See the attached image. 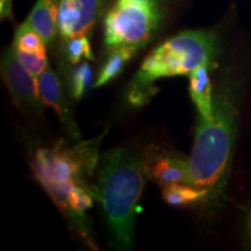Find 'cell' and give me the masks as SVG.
Returning a JSON list of instances; mask_svg holds the SVG:
<instances>
[{"mask_svg":"<svg viewBox=\"0 0 251 251\" xmlns=\"http://www.w3.org/2000/svg\"><path fill=\"white\" fill-rule=\"evenodd\" d=\"M244 238H246L247 246L249 247V249H251V202L248 207L246 226H244Z\"/></svg>","mask_w":251,"mask_h":251,"instance_id":"ac0fdd59","label":"cell"},{"mask_svg":"<svg viewBox=\"0 0 251 251\" xmlns=\"http://www.w3.org/2000/svg\"><path fill=\"white\" fill-rule=\"evenodd\" d=\"M12 7H13V0H0V17H1V20L12 18Z\"/></svg>","mask_w":251,"mask_h":251,"instance_id":"e0dca14e","label":"cell"},{"mask_svg":"<svg viewBox=\"0 0 251 251\" xmlns=\"http://www.w3.org/2000/svg\"><path fill=\"white\" fill-rule=\"evenodd\" d=\"M215 65L203 64L197 68L190 77L191 99L202 120H211L214 114V93L211 80V70Z\"/></svg>","mask_w":251,"mask_h":251,"instance_id":"8fae6325","label":"cell"},{"mask_svg":"<svg viewBox=\"0 0 251 251\" xmlns=\"http://www.w3.org/2000/svg\"><path fill=\"white\" fill-rule=\"evenodd\" d=\"M139 50L140 49L136 47H121V48L107 51V58L103 62L102 67L100 68L98 77L93 83V86L101 87L115 79Z\"/></svg>","mask_w":251,"mask_h":251,"instance_id":"5bb4252c","label":"cell"},{"mask_svg":"<svg viewBox=\"0 0 251 251\" xmlns=\"http://www.w3.org/2000/svg\"><path fill=\"white\" fill-rule=\"evenodd\" d=\"M146 177L162 188L176 183L190 184L188 157L175 150L150 147L143 156Z\"/></svg>","mask_w":251,"mask_h":251,"instance_id":"ba28073f","label":"cell"},{"mask_svg":"<svg viewBox=\"0 0 251 251\" xmlns=\"http://www.w3.org/2000/svg\"><path fill=\"white\" fill-rule=\"evenodd\" d=\"M164 14L163 0H115L103 19L106 50L142 49L159 29Z\"/></svg>","mask_w":251,"mask_h":251,"instance_id":"5b68a950","label":"cell"},{"mask_svg":"<svg viewBox=\"0 0 251 251\" xmlns=\"http://www.w3.org/2000/svg\"><path fill=\"white\" fill-rule=\"evenodd\" d=\"M102 137L100 135L75 146H68L61 140L54 147H41L31 153L34 176L63 213L72 188L76 185L91 186L87 178L98 169V149Z\"/></svg>","mask_w":251,"mask_h":251,"instance_id":"277c9868","label":"cell"},{"mask_svg":"<svg viewBox=\"0 0 251 251\" xmlns=\"http://www.w3.org/2000/svg\"><path fill=\"white\" fill-rule=\"evenodd\" d=\"M12 48L24 67L34 77L39 78L48 68L47 43L27 21H25L15 31Z\"/></svg>","mask_w":251,"mask_h":251,"instance_id":"9c48e42d","label":"cell"},{"mask_svg":"<svg viewBox=\"0 0 251 251\" xmlns=\"http://www.w3.org/2000/svg\"><path fill=\"white\" fill-rule=\"evenodd\" d=\"M1 77L18 106L41 112L45 102L41 99L37 78L24 67L13 48H8L2 56Z\"/></svg>","mask_w":251,"mask_h":251,"instance_id":"8992f818","label":"cell"},{"mask_svg":"<svg viewBox=\"0 0 251 251\" xmlns=\"http://www.w3.org/2000/svg\"><path fill=\"white\" fill-rule=\"evenodd\" d=\"M108 0H59L57 31L62 41L89 35Z\"/></svg>","mask_w":251,"mask_h":251,"instance_id":"52a82bcc","label":"cell"},{"mask_svg":"<svg viewBox=\"0 0 251 251\" xmlns=\"http://www.w3.org/2000/svg\"><path fill=\"white\" fill-rule=\"evenodd\" d=\"M144 177L142 159L129 149H111L99 161L93 197L101 203L111 244L118 250H130L134 246L135 212L144 190Z\"/></svg>","mask_w":251,"mask_h":251,"instance_id":"7a4b0ae2","label":"cell"},{"mask_svg":"<svg viewBox=\"0 0 251 251\" xmlns=\"http://www.w3.org/2000/svg\"><path fill=\"white\" fill-rule=\"evenodd\" d=\"M58 8L59 0H37L26 20L47 46L51 45L56 35H58Z\"/></svg>","mask_w":251,"mask_h":251,"instance_id":"7c38bea8","label":"cell"},{"mask_svg":"<svg viewBox=\"0 0 251 251\" xmlns=\"http://www.w3.org/2000/svg\"><path fill=\"white\" fill-rule=\"evenodd\" d=\"M37 84H39L41 99L45 102V105L50 106L54 109L56 114L58 115L59 120L71 134V136L74 139H78L80 134L75 124L74 118L71 117L70 109H69L67 99L63 94L61 80H59L57 74L48 67L47 70L37 78Z\"/></svg>","mask_w":251,"mask_h":251,"instance_id":"30bf717a","label":"cell"},{"mask_svg":"<svg viewBox=\"0 0 251 251\" xmlns=\"http://www.w3.org/2000/svg\"><path fill=\"white\" fill-rule=\"evenodd\" d=\"M238 112L236 96L229 84L214 93L211 120L199 118L190 163V184L208 192V202L221 196L227 184L235 141Z\"/></svg>","mask_w":251,"mask_h":251,"instance_id":"6da1fadb","label":"cell"},{"mask_svg":"<svg viewBox=\"0 0 251 251\" xmlns=\"http://www.w3.org/2000/svg\"><path fill=\"white\" fill-rule=\"evenodd\" d=\"M93 71L87 62H81L71 72L69 79V92L76 100H80L93 85Z\"/></svg>","mask_w":251,"mask_h":251,"instance_id":"2e32d148","label":"cell"},{"mask_svg":"<svg viewBox=\"0 0 251 251\" xmlns=\"http://www.w3.org/2000/svg\"><path fill=\"white\" fill-rule=\"evenodd\" d=\"M63 52L70 64H79L83 61L94 58L89 35H79L63 41Z\"/></svg>","mask_w":251,"mask_h":251,"instance_id":"9a60e30c","label":"cell"},{"mask_svg":"<svg viewBox=\"0 0 251 251\" xmlns=\"http://www.w3.org/2000/svg\"><path fill=\"white\" fill-rule=\"evenodd\" d=\"M220 51L214 31L185 30L157 46L144 58L127 87L129 105L142 107L157 92L155 83L163 78L191 75L200 65H215Z\"/></svg>","mask_w":251,"mask_h":251,"instance_id":"3957f363","label":"cell"},{"mask_svg":"<svg viewBox=\"0 0 251 251\" xmlns=\"http://www.w3.org/2000/svg\"><path fill=\"white\" fill-rule=\"evenodd\" d=\"M163 200L176 208L192 207L208 202V192L188 183H176L162 188Z\"/></svg>","mask_w":251,"mask_h":251,"instance_id":"4fadbf2b","label":"cell"}]
</instances>
